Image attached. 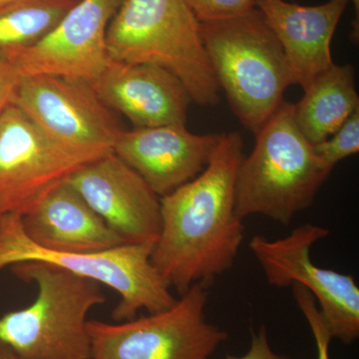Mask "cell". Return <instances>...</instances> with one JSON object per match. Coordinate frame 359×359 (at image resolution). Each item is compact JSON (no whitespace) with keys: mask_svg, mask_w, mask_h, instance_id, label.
<instances>
[{"mask_svg":"<svg viewBox=\"0 0 359 359\" xmlns=\"http://www.w3.org/2000/svg\"><path fill=\"white\" fill-rule=\"evenodd\" d=\"M92 85L103 103L135 128L186 125L192 98L178 77L161 66L110 60Z\"/></svg>","mask_w":359,"mask_h":359,"instance_id":"14","label":"cell"},{"mask_svg":"<svg viewBox=\"0 0 359 359\" xmlns=\"http://www.w3.org/2000/svg\"><path fill=\"white\" fill-rule=\"evenodd\" d=\"M74 0H32L0 11V56L36 43L57 25Z\"/></svg>","mask_w":359,"mask_h":359,"instance_id":"18","label":"cell"},{"mask_svg":"<svg viewBox=\"0 0 359 359\" xmlns=\"http://www.w3.org/2000/svg\"><path fill=\"white\" fill-rule=\"evenodd\" d=\"M244 158L238 132L224 133L202 173L160 198L161 231L151 262L180 295L210 287L230 271L245 238L236 212V181Z\"/></svg>","mask_w":359,"mask_h":359,"instance_id":"1","label":"cell"},{"mask_svg":"<svg viewBox=\"0 0 359 359\" xmlns=\"http://www.w3.org/2000/svg\"><path fill=\"white\" fill-rule=\"evenodd\" d=\"M201 37L233 114L256 134L292 85L280 42L257 8L238 18L201 23Z\"/></svg>","mask_w":359,"mask_h":359,"instance_id":"5","label":"cell"},{"mask_svg":"<svg viewBox=\"0 0 359 359\" xmlns=\"http://www.w3.org/2000/svg\"><path fill=\"white\" fill-rule=\"evenodd\" d=\"M236 181V212L262 215L287 226L313 205L332 169L314 152L294 121V104L283 103L256 134Z\"/></svg>","mask_w":359,"mask_h":359,"instance_id":"2","label":"cell"},{"mask_svg":"<svg viewBox=\"0 0 359 359\" xmlns=\"http://www.w3.org/2000/svg\"><path fill=\"white\" fill-rule=\"evenodd\" d=\"M27 1H32V0H0V11Z\"/></svg>","mask_w":359,"mask_h":359,"instance_id":"26","label":"cell"},{"mask_svg":"<svg viewBox=\"0 0 359 359\" xmlns=\"http://www.w3.org/2000/svg\"><path fill=\"white\" fill-rule=\"evenodd\" d=\"M226 359H292L273 351L269 341L268 330L266 325L252 332V340L249 351L243 356H226Z\"/></svg>","mask_w":359,"mask_h":359,"instance_id":"23","label":"cell"},{"mask_svg":"<svg viewBox=\"0 0 359 359\" xmlns=\"http://www.w3.org/2000/svg\"><path fill=\"white\" fill-rule=\"evenodd\" d=\"M209 287L196 283L172 308L109 323L89 320L90 359H210L228 334L205 318Z\"/></svg>","mask_w":359,"mask_h":359,"instance_id":"7","label":"cell"},{"mask_svg":"<svg viewBox=\"0 0 359 359\" xmlns=\"http://www.w3.org/2000/svg\"><path fill=\"white\" fill-rule=\"evenodd\" d=\"M13 104L53 140L75 150L112 152L123 131L93 85L83 80L21 77Z\"/></svg>","mask_w":359,"mask_h":359,"instance_id":"10","label":"cell"},{"mask_svg":"<svg viewBox=\"0 0 359 359\" xmlns=\"http://www.w3.org/2000/svg\"><path fill=\"white\" fill-rule=\"evenodd\" d=\"M21 76L9 59L0 56V115L13 102Z\"/></svg>","mask_w":359,"mask_h":359,"instance_id":"22","label":"cell"},{"mask_svg":"<svg viewBox=\"0 0 359 359\" xmlns=\"http://www.w3.org/2000/svg\"><path fill=\"white\" fill-rule=\"evenodd\" d=\"M200 23L230 20L252 13L257 0H186Z\"/></svg>","mask_w":359,"mask_h":359,"instance_id":"21","label":"cell"},{"mask_svg":"<svg viewBox=\"0 0 359 359\" xmlns=\"http://www.w3.org/2000/svg\"><path fill=\"white\" fill-rule=\"evenodd\" d=\"M351 0L306 6L285 0H257L269 29L282 46L292 85L306 89L335 65L332 41Z\"/></svg>","mask_w":359,"mask_h":359,"instance_id":"15","label":"cell"},{"mask_svg":"<svg viewBox=\"0 0 359 359\" xmlns=\"http://www.w3.org/2000/svg\"><path fill=\"white\" fill-rule=\"evenodd\" d=\"M314 152L330 169L340 161L359 152V109L327 140L313 145Z\"/></svg>","mask_w":359,"mask_h":359,"instance_id":"19","label":"cell"},{"mask_svg":"<svg viewBox=\"0 0 359 359\" xmlns=\"http://www.w3.org/2000/svg\"><path fill=\"white\" fill-rule=\"evenodd\" d=\"M122 0H80L36 43L9 55L21 77L48 75L93 83L110 62L107 29Z\"/></svg>","mask_w":359,"mask_h":359,"instance_id":"11","label":"cell"},{"mask_svg":"<svg viewBox=\"0 0 359 359\" xmlns=\"http://www.w3.org/2000/svg\"><path fill=\"white\" fill-rule=\"evenodd\" d=\"M21 226L33 244L50 252L85 254L126 244L68 181L53 189L34 211L21 217Z\"/></svg>","mask_w":359,"mask_h":359,"instance_id":"16","label":"cell"},{"mask_svg":"<svg viewBox=\"0 0 359 359\" xmlns=\"http://www.w3.org/2000/svg\"><path fill=\"white\" fill-rule=\"evenodd\" d=\"M0 359H16L13 351L1 341H0Z\"/></svg>","mask_w":359,"mask_h":359,"instance_id":"25","label":"cell"},{"mask_svg":"<svg viewBox=\"0 0 359 359\" xmlns=\"http://www.w3.org/2000/svg\"><path fill=\"white\" fill-rule=\"evenodd\" d=\"M106 40L111 60L169 70L199 105L214 106L221 100L201 23L186 0H122Z\"/></svg>","mask_w":359,"mask_h":359,"instance_id":"4","label":"cell"},{"mask_svg":"<svg viewBox=\"0 0 359 359\" xmlns=\"http://www.w3.org/2000/svg\"><path fill=\"white\" fill-rule=\"evenodd\" d=\"M353 4L354 8L356 11V20L353 21V29L351 32V39H353L354 44H358L359 39V0H351Z\"/></svg>","mask_w":359,"mask_h":359,"instance_id":"24","label":"cell"},{"mask_svg":"<svg viewBox=\"0 0 359 359\" xmlns=\"http://www.w3.org/2000/svg\"><path fill=\"white\" fill-rule=\"evenodd\" d=\"M35 283L37 297L27 308L0 318V341L16 359H90L88 313L106 302L102 285L43 262L11 266Z\"/></svg>","mask_w":359,"mask_h":359,"instance_id":"3","label":"cell"},{"mask_svg":"<svg viewBox=\"0 0 359 359\" xmlns=\"http://www.w3.org/2000/svg\"><path fill=\"white\" fill-rule=\"evenodd\" d=\"M330 233L323 226L304 224L278 240L255 236L249 248L269 285L282 289L299 285L308 290L332 339L348 346L359 337L358 285L353 276L320 268L311 261V248Z\"/></svg>","mask_w":359,"mask_h":359,"instance_id":"9","label":"cell"},{"mask_svg":"<svg viewBox=\"0 0 359 359\" xmlns=\"http://www.w3.org/2000/svg\"><path fill=\"white\" fill-rule=\"evenodd\" d=\"M359 109L354 68L334 65L304 89L294 104L297 128L313 145L330 138Z\"/></svg>","mask_w":359,"mask_h":359,"instance_id":"17","label":"cell"},{"mask_svg":"<svg viewBox=\"0 0 359 359\" xmlns=\"http://www.w3.org/2000/svg\"><path fill=\"white\" fill-rule=\"evenodd\" d=\"M105 154L58 143L11 104L0 115V217L30 214L53 189Z\"/></svg>","mask_w":359,"mask_h":359,"instance_id":"8","label":"cell"},{"mask_svg":"<svg viewBox=\"0 0 359 359\" xmlns=\"http://www.w3.org/2000/svg\"><path fill=\"white\" fill-rule=\"evenodd\" d=\"M68 182L126 244L155 245L161 231L160 198L114 153L85 165Z\"/></svg>","mask_w":359,"mask_h":359,"instance_id":"12","label":"cell"},{"mask_svg":"<svg viewBox=\"0 0 359 359\" xmlns=\"http://www.w3.org/2000/svg\"><path fill=\"white\" fill-rule=\"evenodd\" d=\"M297 306L308 321L318 349V359H330V340L332 339L327 323L321 316L318 302L308 290L299 285H292Z\"/></svg>","mask_w":359,"mask_h":359,"instance_id":"20","label":"cell"},{"mask_svg":"<svg viewBox=\"0 0 359 359\" xmlns=\"http://www.w3.org/2000/svg\"><path fill=\"white\" fill-rule=\"evenodd\" d=\"M153 244H125L103 252H50L28 238L21 217H0V271L26 262H43L70 273L91 278L115 290L120 301L113 309L116 323L133 320L140 311H166L176 304L171 287L151 262Z\"/></svg>","mask_w":359,"mask_h":359,"instance_id":"6","label":"cell"},{"mask_svg":"<svg viewBox=\"0 0 359 359\" xmlns=\"http://www.w3.org/2000/svg\"><path fill=\"white\" fill-rule=\"evenodd\" d=\"M222 135L194 134L186 125L123 130L112 152L163 198L204 171Z\"/></svg>","mask_w":359,"mask_h":359,"instance_id":"13","label":"cell"}]
</instances>
